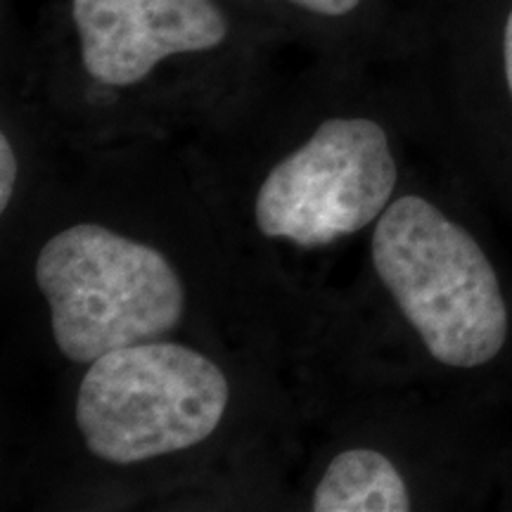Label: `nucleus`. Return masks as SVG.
<instances>
[{
	"label": "nucleus",
	"instance_id": "obj_9",
	"mask_svg": "<svg viewBox=\"0 0 512 512\" xmlns=\"http://www.w3.org/2000/svg\"><path fill=\"white\" fill-rule=\"evenodd\" d=\"M503 72H505V83H508V91L512 98V10L508 19H505V27H503Z\"/></svg>",
	"mask_w": 512,
	"mask_h": 512
},
{
	"label": "nucleus",
	"instance_id": "obj_8",
	"mask_svg": "<svg viewBox=\"0 0 512 512\" xmlns=\"http://www.w3.org/2000/svg\"><path fill=\"white\" fill-rule=\"evenodd\" d=\"M17 155L15 147H12L10 138L0 136V211L8 209V204L12 200V192H15V183H17Z\"/></svg>",
	"mask_w": 512,
	"mask_h": 512
},
{
	"label": "nucleus",
	"instance_id": "obj_2",
	"mask_svg": "<svg viewBox=\"0 0 512 512\" xmlns=\"http://www.w3.org/2000/svg\"><path fill=\"white\" fill-rule=\"evenodd\" d=\"M53 339L72 363L155 342L178 328L185 287L159 249L100 223H74L36 256Z\"/></svg>",
	"mask_w": 512,
	"mask_h": 512
},
{
	"label": "nucleus",
	"instance_id": "obj_1",
	"mask_svg": "<svg viewBox=\"0 0 512 512\" xmlns=\"http://www.w3.org/2000/svg\"><path fill=\"white\" fill-rule=\"evenodd\" d=\"M370 254L377 278L441 366L470 370L501 354L508 339L501 283L460 223L406 195L377 219Z\"/></svg>",
	"mask_w": 512,
	"mask_h": 512
},
{
	"label": "nucleus",
	"instance_id": "obj_7",
	"mask_svg": "<svg viewBox=\"0 0 512 512\" xmlns=\"http://www.w3.org/2000/svg\"><path fill=\"white\" fill-rule=\"evenodd\" d=\"M285 3L323 22H342L354 17L368 0H285Z\"/></svg>",
	"mask_w": 512,
	"mask_h": 512
},
{
	"label": "nucleus",
	"instance_id": "obj_5",
	"mask_svg": "<svg viewBox=\"0 0 512 512\" xmlns=\"http://www.w3.org/2000/svg\"><path fill=\"white\" fill-rule=\"evenodd\" d=\"M81 72L98 86H143L166 62L219 53L233 38L223 0H69Z\"/></svg>",
	"mask_w": 512,
	"mask_h": 512
},
{
	"label": "nucleus",
	"instance_id": "obj_6",
	"mask_svg": "<svg viewBox=\"0 0 512 512\" xmlns=\"http://www.w3.org/2000/svg\"><path fill=\"white\" fill-rule=\"evenodd\" d=\"M311 505L316 512H406L411 494L392 460L361 446L332 458Z\"/></svg>",
	"mask_w": 512,
	"mask_h": 512
},
{
	"label": "nucleus",
	"instance_id": "obj_3",
	"mask_svg": "<svg viewBox=\"0 0 512 512\" xmlns=\"http://www.w3.org/2000/svg\"><path fill=\"white\" fill-rule=\"evenodd\" d=\"M228 401V377L209 356L155 339L91 363L76 394V427L95 458L136 465L207 441Z\"/></svg>",
	"mask_w": 512,
	"mask_h": 512
},
{
	"label": "nucleus",
	"instance_id": "obj_4",
	"mask_svg": "<svg viewBox=\"0 0 512 512\" xmlns=\"http://www.w3.org/2000/svg\"><path fill=\"white\" fill-rule=\"evenodd\" d=\"M399 169L382 124L325 119L302 147L268 171L256 192V228L271 240L323 247L380 219Z\"/></svg>",
	"mask_w": 512,
	"mask_h": 512
}]
</instances>
